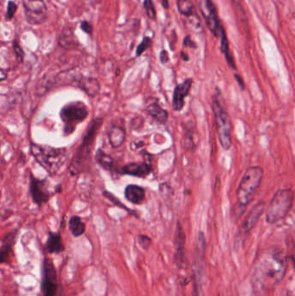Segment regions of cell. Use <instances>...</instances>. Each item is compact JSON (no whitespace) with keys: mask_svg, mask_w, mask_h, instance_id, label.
Masks as SVG:
<instances>
[{"mask_svg":"<svg viewBox=\"0 0 295 296\" xmlns=\"http://www.w3.org/2000/svg\"><path fill=\"white\" fill-rule=\"evenodd\" d=\"M286 264L281 253H267L255 264L253 272V285L259 293L272 289L281 282L286 272Z\"/></svg>","mask_w":295,"mask_h":296,"instance_id":"6da1fadb","label":"cell"},{"mask_svg":"<svg viewBox=\"0 0 295 296\" xmlns=\"http://www.w3.org/2000/svg\"><path fill=\"white\" fill-rule=\"evenodd\" d=\"M103 123V118H95L88 126L82 143L77 147L69 167V171L72 176L79 175L88 169L90 164L91 155L94 150L95 140Z\"/></svg>","mask_w":295,"mask_h":296,"instance_id":"7a4b0ae2","label":"cell"},{"mask_svg":"<svg viewBox=\"0 0 295 296\" xmlns=\"http://www.w3.org/2000/svg\"><path fill=\"white\" fill-rule=\"evenodd\" d=\"M29 150L36 161L51 176L58 173L69 158V151L65 147H54L31 142Z\"/></svg>","mask_w":295,"mask_h":296,"instance_id":"3957f363","label":"cell"},{"mask_svg":"<svg viewBox=\"0 0 295 296\" xmlns=\"http://www.w3.org/2000/svg\"><path fill=\"white\" fill-rule=\"evenodd\" d=\"M212 111L216 120V131L220 144L223 149L228 151L232 146V122L228 112L225 109L224 101L218 88H216L212 97Z\"/></svg>","mask_w":295,"mask_h":296,"instance_id":"277c9868","label":"cell"},{"mask_svg":"<svg viewBox=\"0 0 295 296\" xmlns=\"http://www.w3.org/2000/svg\"><path fill=\"white\" fill-rule=\"evenodd\" d=\"M263 168L254 166L248 168L240 181L237 189V204L247 208L254 199V194L260 187L263 177Z\"/></svg>","mask_w":295,"mask_h":296,"instance_id":"5b68a950","label":"cell"},{"mask_svg":"<svg viewBox=\"0 0 295 296\" xmlns=\"http://www.w3.org/2000/svg\"><path fill=\"white\" fill-rule=\"evenodd\" d=\"M293 205V191L292 189H280L275 192L269 203L266 212V221L275 223L283 219L289 213Z\"/></svg>","mask_w":295,"mask_h":296,"instance_id":"8992f818","label":"cell"},{"mask_svg":"<svg viewBox=\"0 0 295 296\" xmlns=\"http://www.w3.org/2000/svg\"><path fill=\"white\" fill-rule=\"evenodd\" d=\"M88 116V107L82 102H71L62 107L60 118L63 123L65 136L73 135L76 127Z\"/></svg>","mask_w":295,"mask_h":296,"instance_id":"52a82bcc","label":"cell"},{"mask_svg":"<svg viewBox=\"0 0 295 296\" xmlns=\"http://www.w3.org/2000/svg\"><path fill=\"white\" fill-rule=\"evenodd\" d=\"M24 17L31 25L44 24L48 18V8L44 0H22Z\"/></svg>","mask_w":295,"mask_h":296,"instance_id":"ba28073f","label":"cell"},{"mask_svg":"<svg viewBox=\"0 0 295 296\" xmlns=\"http://www.w3.org/2000/svg\"><path fill=\"white\" fill-rule=\"evenodd\" d=\"M199 8L203 17L205 18V24L216 38L220 37L222 29V24L218 17V11L212 0H201L199 3Z\"/></svg>","mask_w":295,"mask_h":296,"instance_id":"9c48e42d","label":"cell"},{"mask_svg":"<svg viewBox=\"0 0 295 296\" xmlns=\"http://www.w3.org/2000/svg\"><path fill=\"white\" fill-rule=\"evenodd\" d=\"M29 192L33 202L38 207L50 200V191L48 190V182L45 179L36 178L32 173H29Z\"/></svg>","mask_w":295,"mask_h":296,"instance_id":"30bf717a","label":"cell"},{"mask_svg":"<svg viewBox=\"0 0 295 296\" xmlns=\"http://www.w3.org/2000/svg\"><path fill=\"white\" fill-rule=\"evenodd\" d=\"M205 237L203 232H199L196 242V251H195V259H194V278L196 285V292L199 293L201 290L202 280L204 276L205 270Z\"/></svg>","mask_w":295,"mask_h":296,"instance_id":"8fae6325","label":"cell"},{"mask_svg":"<svg viewBox=\"0 0 295 296\" xmlns=\"http://www.w3.org/2000/svg\"><path fill=\"white\" fill-rule=\"evenodd\" d=\"M42 292L44 296H56L57 277L55 266L50 259H44L42 278Z\"/></svg>","mask_w":295,"mask_h":296,"instance_id":"7c38bea8","label":"cell"},{"mask_svg":"<svg viewBox=\"0 0 295 296\" xmlns=\"http://www.w3.org/2000/svg\"><path fill=\"white\" fill-rule=\"evenodd\" d=\"M265 206L266 205H265L264 201H259L249 211L247 217H245V219L242 223V225L240 227L239 232H238L240 239L246 238V236L251 232L252 229L254 228L260 219V216L263 215Z\"/></svg>","mask_w":295,"mask_h":296,"instance_id":"4fadbf2b","label":"cell"},{"mask_svg":"<svg viewBox=\"0 0 295 296\" xmlns=\"http://www.w3.org/2000/svg\"><path fill=\"white\" fill-rule=\"evenodd\" d=\"M193 80L188 78L176 86L173 92V107L175 111H181L184 106V99L187 96L192 86Z\"/></svg>","mask_w":295,"mask_h":296,"instance_id":"5bb4252c","label":"cell"},{"mask_svg":"<svg viewBox=\"0 0 295 296\" xmlns=\"http://www.w3.org/2000/svg\"><path fill=\"white\" fill-rule=\"evenodd\" d=\"M175 258L178 267H184L185 260V234L180 223L177 224L175 238Z\"/></svg>","mask_w":295,"mask_h":296,"instance_id":"9a60e30c","label":"cell"},{"mask_svg":"<svg viewBox=\"0 0 295 296\" xmlns=\"http://www.w3.org/2000/svg\"><path fill=\"white\" fill-rule=\"evenodd\" d=\"M75 85L90 97L96 96L101 90L99 81L93 77H81L77 78L75 80Z\"/></svg>","mask_w":295,"mask_h":296,"instance_id":"2e32d148","label":"cell"},{"mask_svg":"<svg viewBox=\"0 0 295 296\" xmlns=\"http://www.w3.org/2000/svg\"><path fill=\"white\" fill-rule=\"evenodd\" d=\"M152 172V168L146 162H133L124 166L121 168V173L138 177V178H146Z\"/></svg>","mask_w":295,"mask_h":296,"instance_id":"e0dca14e","label":"cell"},{"mask_svg":"<svg viewBox=\"0 0 295 296\" xmlns=\"http://www.w3.org/2000/svg\"><path fill=\"white\" fill-rule=\"evenodd\" d=\"M18 237V232L17 231H12L2 240V245L0 247V264H4L8 261L10 254L12 253V248L14 246L16 240Z\"/></svg>","mask_w":295,"mask_h":296,"instance_id":"ac0fdd59","label":"cell"},{"mask_svg":"<svg viewBox=\"0 0 295 296\" xmlns=\"http://www.w3.org/2000/svg\"><path fill=\"white\" fill-rule=\"evenodd\" d=\"M125 196L126 200L135 205H141L145 200L146 191L139 185H129L125 189Z\"/></svg>","mask_w":295,"mask_h":296,"instance_id":"d6986e66","label":"cell"},{"mask_svg":"<svg viewBox=\"0 0 295 296\" xmlns=\"http://www.w3.org/2000/svg\"><path fill=\"white\" fill-rule=\"evenodd\" d=\"M108 141L113 148L121 147L126 140V131L121 126H112L108 133Z\"/></svg>","mask_w":295,"mask_h":296,"instance_id":"ffe728a7","label":"cell"},{"mask_svg":"<svg viewBox=\"0 0 295 296\" xmlns=\"http://www.w3.org/2000/svg\"><path fill=\"white\" fill-rule=\"evenodd\" d=\"M220 39H221L220 49H221V51H222V54L224 55L225 59H226V61L228 62V66L232 70H237V65H236V62H235L234 57H233V55L231 54V50H230L228 37H227L226 30H225L224 27L223 26L221 29Z\"/></svg>","mask_w":295,"mask_h":296,"instance_id":"44dd1931","label":"cell"},{"mask_svg":"<svg viewBox=\"0 0 295 296\" xmlns=\"http://www.w3.org/2000/svg\"><path fill=\"white\" fill-rule=\"evenodd\" d=\"M46 249L49 253L51 254H58L64 250V246L61 240V236L60 233L56 232H49L47 242H46Z\"/></svg>","mask_w":295,"mask_h":296,"instance_id":"7402d4cb","label":"cell"},{"mask_svg":"<svg viewBox=\"0 0 295 296\" xmlns=\"http://www.w3.org/2000/svg\"><path fill=\"white\" fill-rule=\"evenodd\" d=\"M146 112L159 124H165L168 120V112L161 108L158 103H152L146 107Z\"/></svg>","mask_w":295,"mask_h":296,"instance_id":"603a6c76","label":"cell"},{"mask_svg":"<svg viewBox=\"0 0 295 296\" xmlns=\"http://www.w3.org/2000/svg\"><path fill=\"white\" fill-rule=\"evenodd\" d=\"M59 45L64 49H74L77 47L78 40L76 39L74 31L70 28H65L59 39Z\"/></svg>","mask_w":295,"mask_h":296,"instance_id":"cb8c5ba5","label":"cell"},{"mask_svg":"<svg viewBox=\"0 0 295 296\" xmlns=\"http://www.w3.org/2000/svg\"><path fill=\"white\" fill-rule=\"evenodd\" d=\"M95 160L97 164L99 165L101 168H103L106 171H112L114 169V160L111 156L108 155L103 149L97 150L95 153Z\"/></svg>","mask_w":295,"mask_h":296,"instance_id":"d4e9b609","label":"cell"},{"mask_svg":"<svg viewBox=\"0 0 295 296\" xmlns=\"http://www.w3.org/2000/svg\"><path fill=\"white\" fill-rule=\"evenodd\" d=\"M69 228L72 235L76 238L82 236L86 231V225L79 216H73L71 217L69 221Z\"/></svg>","mask_w":295,"mask_h":296,"instance_id":"484cf974","label":"cell"},{"mask_svg":"<svg viewBox=\"0 0 295 296\" xmlns=\"http://www.w3.org/2000/svg\"><path fill=\"white\" fill-rule=\"evenodd\" d=\"M178 12L187 18L194 14V5L191 0H177Z\"/></svg>","mask_w":295,"mask_h":296,"instance_id":"4316f807","label":"cell"},{"mask_svg":"<svg viewBox=\"0 0 295 296\" xmlns=\"http://www.w3.org/2000/svg\"><path fill=\"white\" fill-rule=\"evenodd\" d=\"M143 7L145 11H146L147 17L151 20H156V18H157V12H156V8H155L153 1L152 0H144Z\"/></svg>","mask_w":295,"mask_h":296,"instance_id":"83f0119b","label":"cell"},{"mask_svg":"<svg viewBox=\"0 0 295 296\" xmlns=\"http://www.w3.org/2000/svg\"><path fill=\"white\" fill-rule=\"evenodd\" d=\"M152 40L150 37H145L136 49V56H141L145 51L152 46Z\"/></svg>","mask_w":295,"mask_h":296,"instance_id":"f1b7e54d","label":"cell"},{"mask_svg":"<svg viewBox=\"0 0 295 296\" xmlns=\"http://www.w3.org/2000/svg\"><path fill=\"white\" fill-rule=\"evenodd\" d=\"M18 11V5L14 1L9 0L7 3V11H6V19L11 20L14 17L16 12Z\"/></svg>","mask_w":295,"mask_h":296,"instance_id":"f546056e","label":"cell"},{"mask_svg":"<svg viewBox=\"0 0 295 296\" xmlns=\"http://www.w3.org/2000/svg\"><path fill=\"white\" fill-rule=\"evenodd\" d=\"M13 50H14L16 58L18 60V62H23L24 58V50H23V49L21 48L20 45H19V44L16 40H14V42H13Z\"/></svg>","mask_w":295,"mask_h":296,"instance_id":"4dcf8cb0","label":"cell"},{"mask_svg":"<svg viewBox=\"0 0 295 296\" xmlns=\"http://www.w3.org/2000/svg\"><path fill=\"white\" fill-rule=\"evenodd\" d=\"M103 195H104V196L107 198L108 200H110V201H111L114 205H115V206H119L120 208L126 209V210L128 211V209L126 208V206H124V205H122V203L120 202V200H118V199H116L113 194L108 192V191H104V192H103Z\"/></svg>","mask_w":295,"mask_h":296,"instance_id":"1f68e13d","label":"cell"},{"mask_svg":"<svg viewBox=\"0 0 295 296\" xmlns=\"http://www.w3.org/2000/svg\"><path fill=\"white\" fill-rule=\"evenodd\" d=\"M139 244L143 249H146L151 244V238L146 235H141L139 237Z\"/></svg>","mask_w":295,"mask_h":296,"instance_id":"d6a6232c","label":"cell"},{"mask_svg":"<svg viewBox=\"0 0 295 296\" xmlns=\"http://www.w3.org/2000/svg\"><path fill=\"white\" fill-rule=\"evenodd\" d=\"M80 26H81L82 31H84L85 33H87L88 35L93 34V27L88 21H82Z\"/></svg>","mask_w":295,"mask_h":296,"instance_id":"836d02e7","label":"cell"},{"mask_svg":"<svg viewBox=\"0 0 295 296\" xmlns=\"http://www.w3.org/2000/svg\"><path fill=\"white\" fill-rule=\"evenodd\" d=\"M183 44H184V47L192 48V49H196L198 47L196 43L193 41L190 35H187L184 38Z\"/></svg>","mask_w":295,"mask_h":296,"instance_id":"e575fe53","label":"cell"},{"mask_svg":"<svg viewBox=\"0 0 295 296\" xmlns=\"http://www.w3.org/2000/svg\"><path fill=\"white\" fill-rule=\"evenodd\" d=\"M159 60H160L161 63H163V64H166V63L169 62V54H168L167 50H163L161 51L160 54H159Z\"/></svg>","mask_w":295,"mask_h":296,"instance_id":"d590c367","label":"cell"},{"mask_svg":"<svg viewBox=\"0 0 295 296\" xmlns=\"http://www.w3.org/2000/svg\"><path fill=\"white\" fill-rule=\"evenodd\" d=\"M234 77L235 78H236V80H237V82H238L240 87L242 88V89H244V88H245V86H244V82H243L242 77H240L239 75H237V74H235Z\"/></svg>","mask_w":295,"mask_h":296,"instance_id":"8d00e7d4","label":"cell"},{"mask_svg":"<svg viewBox=\"0 0 295 296\" xmlns=\"http://www.w3.org/2000/svg\"><path fill=\"white\" fill-rule=\"evenodd\" d=\"M7 78V73L4 71L3 69L0 68V82H3Z\"/></svg>","mask_w":295,"mask_h":296,"instance_id":"74e56055","label":"cell"},{"mask_svg":"<svg viewBox=\"0 0 295 296\" xmlns=\"http://www.w3.org/2000/svg\"><path fill=\"white\" fill-rule=\"evenodd\" d=\"M161 5L164 9H169V0H161Z\"/></svg>","mask_w":295,"mask_h":296,"instance_id":"f35d334b","label":"cell"},{"mask_svg":"<svg viewBox=\"0 0 295 296\" xmlns=\"http://www.w3.org/2000/svg\"><path fill=\"white\" fill-rule=\"evenodd\" d=\"M181 57L183 58L184 61H185V62H188V61H189V59H190L189 58V56H188L187 54L184 52H181Z\"/></svg>","mask_w":295,"mask_h":296,"instance_id":"ab89813d","label":"cell"}]
</instances>
